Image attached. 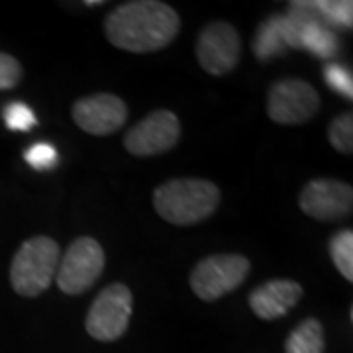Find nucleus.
<instances>
[{
  "label": "nucleus",
  "instance_id": "nucleus-1",
  "mask_svg": "<svg viewBox=\"0 0 353 353\" xmlns=\"http://www.w3.org/2000/svg\"><path fill=\"white\" fill-rule=\"evenodd\" d=\"M181 18L159 0H134L116 6L104 20V34L118 50L152 53L163 50L176 38Z\"/></svg>",
  "mask_w": 353,
  "mask_h": 353
},
{
  "label": "nucleus",
  "instance_id": "nucleus-2",
  "mask_svg": "<svg viewBox=\"0 0 353 353\" xmlns=\"http://www.w3.org/2000/svg\"><path fill=\"white\" fill-rule=\"evenodd\" d=\"M220 189L206 179H171L153 190V208L173 226H194L214 214Z\"/></svg>",
  "mask_w": 353,
  "mask_h": 353
},
{
  "label": "nucleus",
  "instance_id": "nucleus-3",
  "mask_svg": "<svg viewBox=\"0 0 353 353\" xmlns=\"http://www.w3.org/2000/svg\"><path fill=\"white\" fill-rule=\"evenodd\" d=\"M61 259L59 243L48 236H36L26 240L12 257L10 285L26 299L39 296L50 289Z\"/></svg>",
  "mask_w": 353,
  "mask_h": 353
},
{
  "label": "nucleus",
  "instance_id": "nucleus-4",
  "mask_svg": "<svg viewBox=\"0 0 353 353\" xmlns=\"http://www.w3.org/2000/svg\"><path fill=\"white\" fill-rule=\"evenodd\" d=\"M250 259L238 253L204 257L190 273V287L201 301L212 303L238 289L250 275Z\"/></svg>",
  "mask_w": 353,
  "mask_h": 353
},
{
  "label": "nucleus",
  "instance_id": "nucleus-5",
  "mask_svg": "<svg viewBox=\"0 0 353 353\" xmlns=\"http://www.w3.org/2000/svg\"><path fill=\"white\" fill-rule=\"evenodd\" d=\"M106 265V255L94 238H77L65 255L59 259L55 281L65 294H83L87 292L102 275Z\"/></svg>",
  "mask_w": 353,
  "mask_h": 353
},
{
  "label": "nucleus",
  "instance_id": "nucleus-6",
  "mask_svg": "<svg viewBox=\"0 0 353 353\" xmlns=\"http://www.w3.org/2000/svg\"><path fill=\"white\" fill-rule=\"evenodd\" d=\"M134 296L122 283L102 289L88 308L85 328L88 336L99 341H116L126 334L132 318Z\"/></svg>",
  "mask_w": 353,
  "mask_h": 353
},
{
  "label": "nucleus",
  "instance_id": "nucleus-7",
  "mask_svg": "<svg viewBox=\"0 0 353 353\" xmlns=\"http://www.w3.org/2000/svg\"><path fill=\"white\" fill-rule=\"evenodd\" d=\"M318 110L320 97L316 88L303 79H281L269 88L267 114L275 124H304L312 120Z\"/></svg>",
  "mask_w": 353,
  "mask_h": 353
},
{
  "label": "nucleus",
  "instance_id": "nucleus-8",
  "mask_svg": "<svg viewBox=\"0 0 353 353\" xmlns=\"http://www.w3.org/2000/svg\"><path fill=\"white\" fill-rule=\"evenodd\" d=\"M241 39L236 28L228 22L204 26L196 39V59L208 75H228L240 63Z\"/></svg>",
  "mask_w": 353,
  "mask_h": 353
},
{
  "label": "nucleus",
  "instance_id": "nucleus-9",
  "mask_svg": "<svg viewBox=\"0 0 353 353\" xmlns=\"http://www.w3.org/2000/svg\"><path fill=\"white\" fill-rule=\"evenodd\" d=\"M181 138V122L171 110H153L124 138V148L136 157H153L173 150Z\"/></svg>",
  "mask_w": 353,
  "mask_h": 353
},
{
  "label": "nucleus",
  "instance_id": "nucleus-10",
  "mask_svg": "<svg viewBox=\"0 0 353 353\" xmlns=\"http://www.w3.org/2000/svg\"><path fill=\"white\" fill-rule=\"evenodd\" d=\"M299 204L304 214L314 220H340L352 212L353 189L336 179H312L301 190Z\"/></svg>",
  "mask_w": 353,
  "mask_h": 353
},
{
  "label": "nucleus",
  "instance_id": "nucleus-11",
  "mask_svg": "<svg viewBox=\"0 0 353 353\" xmlns=\"http://www.w3.org/2000/svg\"><path fill=\"white\" fill-rule=\"evenodd\" d=\"M126 120V102L110 92H97L73 104V122L92 136H110L124 126Z\"/></svg>",
  "mask_w": 353,
  "mask_h": 353
},
{
  "label": "nucleus",
  "instance_id": "nucleus-12",
  "mask_svg": "<svg viewBox=\"0 0 353 353\" xmlns=\"http://www.w3.org/2000/svg\"><path fill=\"white\" fill-rule=\"evenodd\" d=\"M303 299V287L292 279H273L250 294L253 314L261 320H277L290 312Z\"/></svg>",
  "mask_w": 353,
  "mask_h": 353
},
{
  "label": "nucleus",
  "instance_id": "nucleus-13",
  "mask_svg": "<svg viewBox=\"0 0 353 353\" xmlns=\"http://www.w3.org/2000/svg\"><path fill=\"white\" fill-rule=\"evenodd\" d=\"M326 332L316 318H306L289 334L285 341V353H324Z\"/></svg>",
  "mask_w": 353,
  "mask_h": 353
},
{
  "label": "nucleus",
  "instance_id": "nucleus-14",
  "mask_svg": "<svg viewBox=\"0 0 353 353\" xmlns=\"http://www.w3.org/2000/svg\"><path fill=\"white\" fill-rule=\"evenodd\" d=\"M285 48H287V43L283 39V34H281V16H275L259 28L253 50H255L257 59L267 61V59L279 55Z\"/></svg>",
  "mask_w": 353,
  "mask_h": 353
},
{
  "label": "nucleus",
  "instance_id": "nucleus-15",
  "mask_svg": "<svg viewBox=\"0 0 353 353\" xmlns=\"http://www.w3.org/2000/svg\"><path fill=\"white\" fill-rule=\"evenodd\" d=\"M330 255L345 281H353V232L341 230L330 240Z\"/></svg>",
  "mask_w": 353,
  "mask_h": 353
},
{
  "label": "nucleus",
  "instance_id": "nucleus-16",
  "mask_svg": "<svg viewBox=\"0 0 353 353\" xmlns=\"http://www.w3.org/2000/svg\"><path fill=\"white\" fill-rule=\"evenodd\" d=\"M310 8L322 16L324 24L352 28L353 22V4L347 0H324V2H312Z\"/></svg>",
  "mask_w": 353,
  "mask_h": 353
},
{
  "label": "nucleus",
  "instance_id": "nucleus-17",
  "mask_svg": "<svg viewBox=\"0 0 353 353\" xmlns=\"http://www.w3.org/2000/svg\"><path fill=\"white\" fill-rule=\"evenodd\" d=\"M328 139L332 148L343 155L353 153V116L352 112L338 116L328 128Z\"/></svg>",
  "mask_w": 353,
  "mask_h": 353
},
{
  "label": "nucleus",
  "instance_id": "nucleus-18",
  "mask_svg": "<svg viewBox=\"0 0 353 353\" xmlns=\"http://www.w3.org/2000/svg\"><path fill=\"white\" fill-rule=\"evenodd\" d=\"M4 122L14 132H28L38 124L36 114L24 102H10L4 108Z\"/></svg>",
  "mask_w": 353,
  "mask_h": 353
},
{
  "label": "nucleus",
  "instance_id": "nucleus-19",
  "mask_svg": "<svg viewBox=\"0 0 353 353\" xmlns=\"http://www.w3.org/2000/svg\"><path fill=\"white\" fill-rule=\"evenodd\" d=\"M324 79L328 83L330 87L334 88L336 92H340L343 97L352 99L353 97V81H352V73L347 69H343L341 65L330 63L326 65L324 69Z\"/></svg>",
  "mask_w": 353,
  "mask_h": 353
},
{
  "label": "nucleus",
  "instance_id": "nucleus-20",
  "mask_svg": "<svg viewBox=\"0 0 353 353\" xmlns=\"http://www.w3.org/2000/svg\"><path fill=\"white\" fill-rule=\"evenodd\" d=\"M22 79V65L20 61L0 51V90H8L14 88Z\"/></svg>",
  "mask_w": 353,
  "mask_h": 353
},
{
  "label": "nucleus",
  "instance_id": "nucleus-21",
  "mask_svg": "<svg viewBox=\"0 0 353 353\" xmlns=\"http://www.w3.org/2000/svg\"><path fill=\"white\" fill-rule=\"evenodd\" d=\"M26 161L34 169H51L57 165V152L50 143H36L26 152Z\"/></svg>",
  "mask_w": 353,
  "mask_h": 353
}]
</instances>
